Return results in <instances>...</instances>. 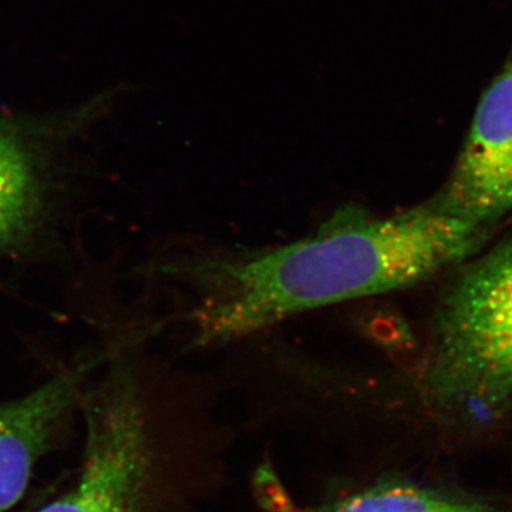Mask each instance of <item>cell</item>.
<instances>
[{"instance_id": "obj_3", "label": "cell", "mask_w": 512, "mask_h": 512, "mask_svg": "<svg viewBox=\"0 0 512 512\" xmlns=\"http://www.w3.org/2000/svg\"><path fill=\"white\" fill-rule=\"evenodd\" d=\"M82 466L74 483L37 512H148L154 451L143 400L126 370L83 394Z\"/></svg>"}, {"instance_id": "obj_1", "label": "cell", "mask_w": 512, "mask_h": 512, "mask_svg": "<svg viewBox=\"0 0 512 512\" xmlns=\"http://www.w3.org/2000/svg\"><path fill=\"white\" fill-rule=\"evenodd\" d=\"M491 229L430 201L387 218L348 208L291 244L187 252L173 272L192 295L187 320L194 342L217 345L453 271L485 247Z\"/></svg>"}, {"instance_id": "obj_8", "label": "cell", "mask_w": 512, "mask_h": 512, "mask_svg": "<svg viewBox=\"0 0 512 512\" xmlns=\"http://www.w3.org/2000/svg\"><path fill=\"white\" fill-rule=\"evenodd\" d=\"M251 487L256 504L264 512H306L293 503L291 494L269 461L256 468Z\"/></svg>"}, {"instance_id": "obj_7", "label": "cell", "mask_w": 512, "mask_h": 512, "mask_svg": "<svg viewBox=\"0 0 512 512\" xmlns=\"http://www.w3.org/2000/svg\"><path fill=\"white\" fill-rule=\"evenodd\" d=\"M39 210V178L28 147L0 119V249L25 238Z\"/></svg>"}, {"instance_id": "obj_6", "label": "cell", "mask_w": 512, "mask_h": 512, "mask_svg": "<svg viewBox=\"0 0 512 512\" xmlns=\"http://www.w3.org/2000/svg\"><path fill=\"white\" fill-rule=\"evenodd\" d=\"M313 512H512V500L387 480Z\"/></svg>"}, {"instance_id": "obj_2", "label": "cell", "mask_w": 512, "mask_h": 512, "mask_svg": "<svg viewBox=\"0 0 512 512\" xmlns=\"http://www.w3.org/2000/svg\"><path fill=\"white\" fill-rule=\"evenodd\" d=\"M484 248L440 293L420 372L431 413L466 431L512 424V237Z\"/></svg>"}, {"instance_id": "obj_5", "label": "cell", "mask_w": 512, "mask_h": 512, "mask_svg": "<svg viewBox=\"0 0 512 512\" xmlns=\"http://www.w3.org/2000/svg\"><path fill=\"white\" fill-rule=\"evenodd\" d=\"M87 367L64 370L33 392L0 402V512L22 500L37 464L80 409Z\"/></svg>"}, {"instance_id": "obj_4", "label": "cell", "mask_w": 512, "mask_h": 512, "mask_svg": "<svg viewBox=\"0 0 512 512\" xmlns=\"http://www.w3.org/2000/svg\"><path fill=\"white\" fill-rule=\"evenodd\" d=\"M430 202L487 228L512 211V56L480 100L456 165Z\"/></svg>"}]
</instances>
